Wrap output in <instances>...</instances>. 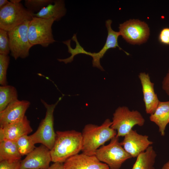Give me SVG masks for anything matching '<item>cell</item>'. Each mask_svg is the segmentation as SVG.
Returning <instances> with one entry per match:
<instances>
[{
  "instance_id": "cell-26",
  "label": "cell",
  "mask_w": 169,
  "mask_h": 169,
  "mask_svg": "<svg viewBox=\"0 0 169 169\" xmlns=\"http://www.w3.org/2000/svg\"><path fill=\"white\" fill-rule=\"evenodd\" d=\"M10 52L8 32L0 29V54L8 55Z\"/></svg>"
},
{
  "instance_id": "cell-11",
  "label": "cell",
  "mask_w": 169,
  "mask_h": 169,
  "mask_svg": "<svg viewBox=\"0 0 169 169\" xmlns=\"http://www.w3.org/2000/svg\"><path fill=\"white\" fill-rule=\"evenodd\" d=\"M124 137L120 144L132 157H137L153 143L148 136L139 134L133 129Z\"/></svg>"
},
{
  "instance_id": "cell-33",
  "label": "cell",
  "mask_w": 169,
  "mask_h": 169,
  "mask_svg": "<svg viewBox=\"0 0 169 169\" xmlns=\"http://www.w3.org/2000/svg\"><path fill=\"white\" fill-rule=\"evenodd\" d=\"M21 0H10V2L13 3H20Z\"/></svg>"
},
{
  "instance_id": "cell-2",
  "label": "cell",
  "mask_w": 169,
  "mask_h": 169,
  "mask_svg": "<svg viewBox=\"0 0 169 169\" xmlns=\"http://www.w3.org/2000/svg\"><path fill=\"white\" fill-rule=\"evenodd\" d=\"M112 121L107 119L100 126L86 125L82 133V153L90 156L95 155L99 147L115 136L116 131L111 128Z\"/></svg>"
},
{
  "instance_id": "cell-29",
  "label": "cell",
  "mask_w": 169,
  "mask_h": 169,
  "mask_svg": "<svg viewBox=\"0 0 169 169\" xmlns=\"http://www.w3.org/2000/svg\"><path fill=\"white\" fill-rule=\"evenodd\" d=\"M162 89L169 96V68L167 73L162 81Z\"/></svg>"
},
{
  "instance_id": "cell-1",
  "label": "cell",
  "mask_w": 169,
  "mask_h": 169,
  "mask_svg": "<svg viewBox=\"0 0 169 169\" xmlns=\"http://www.w3.org/2000/svg\"><path fill=\"white\" fill-rule=\"evenodd\" d=\"M56 133L55 141L50 150L52 161L64 163L82 150L81 133L74 130L58 131Z\"/></svg>"
},
{
  "instance_id": "cell-12",
  "label": "cell",
  "mask_w": 169,
  "mask_h": 169,
  "mask_svg": "<svg viewBox=\"0 0 169 169\" xmlns=\"http://www.w3.org/2000/svg\"><path fill=\"white\" fill-rule=\"evenodd\" d=\"M30 104L28 101L18 99L9 104L0 112V127L23 119Z\"/></svg>"
},
{
  "instance_id": "cell-14",
  "label": "cell",
  "mask_w": 169,
  "mask_h": 169,
  "mask_svg": "<svg viewBox=\"0 0 169 169\" xmlns=\"http://www.w3.org/2000/svg\"><path fill=\"white\" fill-rule=\"evenodd\" d=\"M32 131L30 121L25 116L20 120L0 127V141L4 140L16 141L21 136L28 135Z\"/></svg>"
},
{
  "instance_id": "cell-15",
  "label": "cell",
  "mask_w": 169,
  "mask_h": 169,
  "mask_svg": "<svg viewBox=\"0 0 169 169\" xmlns=\"http://www.w3.org/2000/svg\"><path fill=\"white\" fill-rule=\"evenodd\" d=\"M142 88L143 100L147 114L153 113L160 102L154 89V83L151 80L148 73L141 72L138 75Z\"/></svg>"
},
{
  "instance_id": "cell-20",
  "label": "cell",
  "mask_w": 169,
  "mask_h": 169,
  "mask_svg": "<svg viewBox=\"0 0 169 169\" xmlns=\"http://www.w3.org/2000/svg\"><path fill=\"white\" fill-rule=\"evenodd\" d=\"M22 156L15 141L8 140L0 141V161L21 160Z\"/></svg>"
},
{
  "instance_id": "cell-25",
  "label": "cell",
  "mask_w": 169,
  "mask_h": 169,
  "mask_svg": "<svg viewBox=\"0 0 169 169\" xmlns=\"http://www.w3.org/2000/svg\"><path fill=\"white\" fill-rule=\"evenodd\" d=\"M9 62L8 55L0 54V84L2 86L8 85L7 74Z\"/></svg>"
},
{
  "instance_id": "cell-19",
  "label": "cell",
  "mask_w": 169,
  "mask_h": 169,
  "mask_svg": "<svg viewBox=\"0 0 169 169\" xmlns=\"http://www.w3.org/2000/svg\"><path fill=\"white\" fill-rule=\"evenodd\" d=\"M156 156L153 147L150 146L136 157L131 169H155L154 164Z\"/></svg>"
},
{
  "instance_id": "cell-16",
  "label": "cell",
  "mask_w": 169,
  "mask_h": 169,
  "mask_svg": "<svg viewBox=\"0 0 169 169\" xmlns=\"http://www.w3.org/2000/svg\"><path fill=\"white\" fill-rule=\"evenodd\" d=\"M112 23V21L110 19H108L105 21V26L108 32L105 43L99 52L98 53H92L91 56L93 58V66L97 67L102 71H104V70L100 65V59L102 58L108 49L118 47L119 49L123 50L119 46L118 42V38L120 36V33L119 32L115 31L112 29L111 27Z\"/></svg>"
},
{
  "instance_id": "cell-23",
  "label": "cell",
  "mask_w": 169,
  "mask_h": 169,
  "mask_svg": "<svg viewBox=\"0 0 169 169\" xmlns=\"http://www.w3.org/2000/svg\"><path fill=\"white\" fill-rule=\"evenodd\" d=\"M15 141L19 152L22 156L27 155L36 147L35 144L30 136H23Z\"/></svg>"
},
{
  "instance_id": "cell-30",
  "label": "cell",
  "mask_w": 169,
  "mask_h": 169,
  "mask_svg": "<svg viewBox=\"0 0 169 169\" xmlns=\"http://www.w3.org/2000/svg\"><path fill=\"white\" fill-rule=\"evenodd\" d=\"M48 169H64V163L54 162L53 164L49 166Z\"/></svg>"
},
{
  "instance_id": "cell-18",
  "label": "cell",
  "mask_w": 169,
  "mask_h": 169,
  "mask_svg": "<svg viewBox=\"0 0 169 169\" xmlns=\"http://www.w3.org/2000/svg\"><path fill=\"white\" fill-rule=\"evenodd\" d=\"M149 118L151 121L158 127L161 135L164 136L166 126L169 123V101H160L155 110L150 115Z\"/></svg>"
},
{
  "instance_id": "cell-31",
  "label": "cell",
  "mask_w": 169,
  "mask_h": 169,
  "mask_svg": "<svg viewBox=\"0 0 169 169\" xmlns=\"http://www.w3.org/2000/svg\"><path fill=\"white\" fill-rule=\"evenodd\" d=\"M10 3L7 0H0V9L6 6Z\"/></svg>"
},
{
  "instance_id": "cell-28",
  "label": "cell",
  "mask_w": 169,
  "mask_h": 169,
  "mask_svg": "<svg viewBox=\"0 0 169 169\" xmlns=\"http://www.w3.org/2000/svg\"><path fill=\"white\" fill-rule=\"evenodd\" d=\"M159 39L162 44L169 45V28H165L161 31Z\"/></svg>"
},
{
  "instance_id": "cell-6",
  "label": "cell",
  "mask_w": 169,
  "mask_h": 169,
  "mask_svg": "<svg viewBox=\"0 0 169 169\" xmlns=\"http://www.w3.org/2000/svg\"><path fill=\"white\" fill-rule=\"evenodd\" d=\"M55 21L53 18L33 17L29 21L28 31L29 40L33 46L40 45L47 47L56 41L54 38L52 28Z\"/></svg>"
},
{
  "instance_id": "cell-27",
  "label": "cell",
  "mask_w": 169,
  "mask_h": 169,
  "mask_svg": "<svg viewBox=\"0 0 169 169\" xmlns=\"http://www.w3.org/2000/svg\"><path fill=\"white\" fill-rule=\"evenodd\" d=\"M21 160H6L0 161V169H19Z\"/></svg>"
},
{
  "instance_id": "cell-4",
  "label": "cell",
  "mask_w": 169,
  "mask_h": 169,
  "mask_svg": "<svg viewBox=\"0 0 169 169\" xmlns=\"http://www.w3.org/2000/svg\"><path fill=\"white\" fill-rule=\"evenodd\" d=\"M145 120L137 110H131L125 106H119L113 114L111 128L117 132L116 136H124L136 125L142 126Z\"/></svg>"
},
{
  "instance_id": "cell-13",
  "label": "cell",
  "mask_w": 169,
  "mask_h": 169,
  "mask_svg": "<svg viewBox=\"0 0 169 169\" xmlns=\"http://www.w3.org/2000/svg\"><path fill=\"white\" fill-rule=\"evenodd\" d=\"M64 169H109L106 164L101 162L95 155L83 153L69 158L64 163Z\"/></svg>"
},
{
  "instance_id": "cell-24",
  "label": "cell",
  "mask_w": 169,
  "mask_h": 169,
  "mask_svg": "<svg viewBox=\"0 0 169 169\" xmlns=\"http://www.w3.org/2000/svg\"><path fill=\"white\" fill-rule=\"evenodd\" d=\"M53 0H25L24 4L25 8L30 13H35L49 4L53 3Z\"/></svg>"
},
{
  "instance_id": "cell-32",
  "label": "cell",
  "mask_w": 169,
  "mask_h": 169,
  "mask_svg": "<svg viewBox=\"0 0 169 169\" xmlns=\"http://www.w3.org/2000/svg\"><path fill=\"white\" fill-rule=\"evenodd\" d=\"M161 169H169V160L164 164Z\"/></svg>"
},
{
  "instance_id": "cell-9",
  "label": "cell",
  "mask_w": 169,
  "mask_h": 169,
  "mask_svg": "<svg viewBox=\"0 0 169 169\" xmlns=\"http://www.w3.org/2000/svg\"><path fill=\"white\" fill-rule=\"evenodd\" d=\"M119 28L120 36L131 44H143L147 41L150 34L147 24L138 19H129L120 24Z\"/></svg>"
},
{
  "instance_id": "cell-8",
  "label": "cell",
  "mask_w": 169,
  "mask_h": 169,
  "mask_svg": "<svg viewBox=\"0 0 169 169\" xmlns=\"http://www.w3.org/2000/svg\"><path fill=\"white\" fill-rule=\"evenodd\" d=\"M29 21H26L8 32L10 55L16 60L28 57L30 49L33 46L28 36Z\"/></svg>"
},
{
  "instance_id": "cell-10",
  "label": "cell",
  "mask_w": 169,
  "mask_h": 169,
  "mask_svg": "<svg viewBox=\"0 0 169 169\" xmlns=\"http://www.w3.org/2000/svg\"><path fill=\"white\" fill-rule=\"evenodd\" d=\"M51 161L50 150L42 144L21 160L19 169H48Z\"/></svg>"
},
{
  "instance_id": "cell-3",
  "label": "cell",
  "mask_w": 169,
  "mask_h": 169,
  "mask_svg": "<svg viewBox=\"0 0 169 169\" xmlns=\"http://www.w3.org/2000/svg\"><path fill=\"white\" fill-rule=\"evenodd\" d=\"M62 98V97H59L55 104H48L41 100L46 109L45 116L41 121L36 131L30 135L35 144L41 143L50 150L54 146L56 137L54 127V112L56 106Z\"/></svg>"
},
{
  "instance_id": "cell-22",
  "label": "cell",
  "mask_w": 169,
  "mask_h": 169,
  "mask_svg": "<svg viewBox=\"0 0 169 169\" xmlns=\"http://www.w3.org/2000/svg\"><path fill=\"white\" fill-rule=\"evenodd\" d=\"M72 39L75 42L76 44V47L75 49H72L71 47V40L69 39L66 41H63L62 42L66 44L68 47V52L71 54V55L69 57L65 59H57V60L60 62H63L65 64L71 62L73 60L74 57L78 54H84L91 56L92 53L88 52L85 51L84 48L80 45L78 42L76 34H74L72 38Z\"/></svg>"
},
{
  "instance_id": "cell-17",
  "label": "cell",
  "mask_w": 169,
  "mask_h": 169,
  "mask_svg": "<svg viewBox=\"0 0 169 169\" xmlns=\"http://www.w3.org/2000/svg\"><path fill=\"white\" fill-rule=\"evenodd\" d=\"M49 4L37 13L33 14V17L45 19L53 18L58 21L64 16L66 13L64 1L54 0L53 3Z\"/></svg>"
},
{
  "instance_id": "cell-5",
  "label": "cell",
  "mask_w": 169,
  "mask_h": 169,
  "mask_svg": "<svg viewBox=\"0 0 169 169\" xmlns=\"http://www.w3.org/2000/svg\"><path fill=\"white\" fill-rule=\"evenodd\" d=\"M95 155L100 161L106 164L109 169H120L123 163L132 158L121 145L116 136L107 145L102 146L96 151Z\"/></svg>"
},
{
  "instance_id": "cell-7",
  "label": "cell",
  "mask_w": 169,
  "mask_h": 169,
  "mask_svg": "<svg viewBox=\"0 0 169 169\" xmlns=\"http://www.w3.org/2000/svg\"><path fill=\"white\" fill-rule=\"evenodd\" d=\"M30 13L21 3L10 2L0 9V29L8 32L33 17Z\"/></svg>"
},
{
  "instance_id": "cell-21",
  "label": "cell",
  "mask_w": 169,
  "mask_h": 169,
  "mask_svg": "<svg viewBox=\"0 0 169 169\" xmlns=\"http://www.w3.org/2000/svg\"><path fill=\"white\" fill-rule=\"evenodd\" d=\"M16 88L10 85L0 86V112L3 110L11 102L18 99Z\"/></svg>"
}]
</instances>
